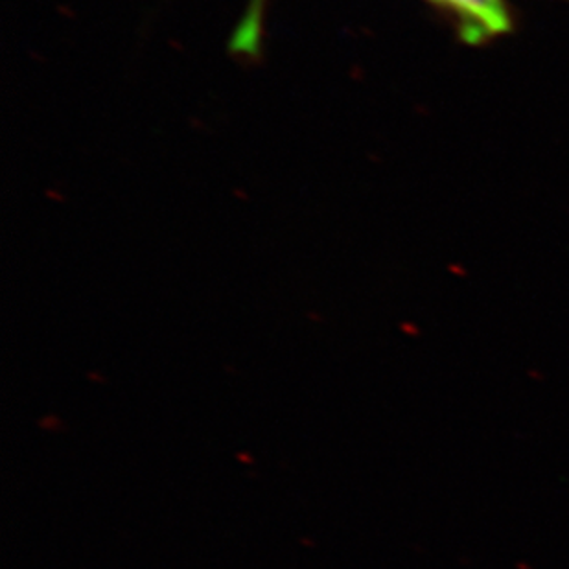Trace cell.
<instances>
[{"instance_id": "1", "label": "cell", "mask_w": 569, "mask_h": 569, "mask_svg": "<svg viewBox=\"0 0 569 569\" xmlns=\"http://www.w3.org/2000/svg\"><path fill=\"white\" fill-rule=\"evenodd\" d=\"M457 17L462 38L470 43L498 38L510 28L503 0H431Z\"/></svg>"}, {"instance_id": "2", "label": "cell", "mask_w": 569, "mask_h": 569, "mask_svg": "<svg viewBox=\"0 0 569 569\" xmlns=\"http://www.w3.org/2000/svg\"><path fill=\"white\" fill-rule=\"evenodd\" d=\"M263 11L266 0H251L243 13L242 21L238 22L234 36L231 39L232 52L242 56H257L263 33Z\"/></svg>"}]
</instances>
